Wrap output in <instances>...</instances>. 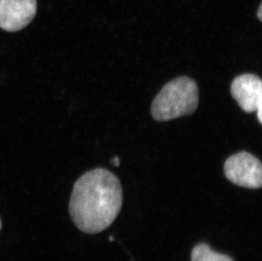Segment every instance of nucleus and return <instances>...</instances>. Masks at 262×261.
Returning <instances> with one entry per match:
<instances>
[{
	"label": "nucleus",
	"mask_w": 262,
	"mask_h": 261,
	"mask_svg": "<svg viewBox=\"0 0 262 261\" xmlns=\"http://www.w3.org/2000/svg\"><path fill=\"white\" fill-rule=\"evenodd\" d=\"M122 206V188L118 178L98 168L85 173L75 183L70 214L78 229L96 234L114 222Z\"/></svg>",
	"instance_id": "1"
},
{
	"label": "nucleus",
	"mask_w": 262,
	"mask_h": 261,
	"mask_svg": "<svg viewBox=\"0 0 262 261\" xmlns=\"http://www.w3.org/2000/svg\"><path fill=\"white\" fill-rule=\"evenodd\" d=\"M0 227H1V223H0Z\"/></svg>",
	"instance_id": "9"
},
{
	"label": "nucleus",
	"mask_w": 262,
	"mask_h": 261,
	"mask_svg": "<svg viewBox=\"0 0 262 261\" xmlns=\"http://www.w3.org/2000/svg\"><path fill=\"white\" fill-rule=\"evenodd\" d=\"M226 178L233 184L250 189L262 185V166L260 160L242 151L228 158L224 164Z\"/></svg>",
	"instance_id": "3"
},
{
	"label": "nucleus",
	"mask_w": 262,
	"mask_h": 261,
	"mask_svg": "<svg viewBox=\"0 0 262 261\" xmlns=\"http://www.w3.org/2000/svg\"><path fill=\"white\" fill-rule=\"evenodd\" d=\"M112 163L115 166H118L120 165V159L118 157H114L112 160Z\"/></svg>",
	"instance_id": "7"
},
{
	"label": "nucleus",
	"mask_w": 262,
	"mask_h": 261,
	"mask_svg": "<svg viewBox=\"0 0 262 261\" xmlns=\"http://www.w3.org/2000/svg\"><path fill=\"white\" fill-rule=\"evenodd\" d=\"M257 16L259 18V20H262V5H260L259 10H258Z\"/></svg>",
	"instance_id": "8"
},
{
	"label": "nucleus",
	"mask_w": 262,
	"mask_h": 261,
	"mask_svg": "<svg viewBox=\"0 0 262 261\" xmlns=\"http://www.w3.org/2000/svg\"><path fill=\"white\" fill-rule=\"evenodd\" d=\"M231 94L243 111L246 113H257L259 122L262 123V81L253 74H244L233 80Z\"/></svg>",
	"instance_id": "4"
},
{
	"label": "nucleus",
	"mask_w": 262,
	"mask_h": 261,
	"mask_svg": "<svg viewBox=\"0 0 262 261\" xmlns=\"http://www.w3.org/2000/svg\"><path fill=\"white\" fill-rule=\"evenodd\" d=\"M192 261H233V259L226 254H218L213 251L206 244H198L193 248L191 253Z\"/></svg>",
	"instance_id": "6"
},
{
	"label": "nucleus",
	"mask_w": 262,
	"mask_h": 261,
	"mask_svg": "<svg viewBox=\"0 0 262 261\" xmlns=\"http://www.w3.org/2000/svg\"><path fill=\"white\" fill-rule=\"evenodd\" d=\"M198 85L193 79L180 77L166 84L154 99L151 114L157 121H167L195 112Z\"/></svg>",
	"instance_id": "2"
},
{
	"label": "nucleus",
	"mask_w": 262,
	"mask_h": 261,
	"mask_svg": "<svg viewBox=\"0 0 262 261\" xmlns=\"http://www.w3.org/2000/svg\"><path fill=\"white\" fill-rule=\"evenodd\" d=\"M36 13V0H0V28L20 31L32 23Z\"/></svg>",
	"instance_id": "5"
}]
</instances>
